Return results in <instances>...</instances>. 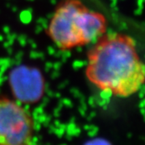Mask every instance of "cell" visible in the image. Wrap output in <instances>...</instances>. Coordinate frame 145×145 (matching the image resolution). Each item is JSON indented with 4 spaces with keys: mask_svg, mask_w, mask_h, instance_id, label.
I'll return each instance as SVG.
<instances>
[{
    "mask_svg": "<svg viewBox=\"0 0 145 145\" xmlns=\"http://www.w3.org/2000/svg\"><path fill=\"white\" fill-rule=\"evenodd\" d=\"M34 124L15 101L0 95V145H32Z\"/></svg>",
    "mask_w": 145,
    "mask_h": 145,
    "instance_id": "cell-3",
    "label": "cell"
},
{
    "mask_svg": "<svg viewBox=\"0 0 145 145\" xmlns=\"http://www.w3.org/2000/svg\"><path fill=\"white\" fill-rule=\"evenodd\" d=\"M107 30L106 17L81 0H65L49 22L48 33L57 48L69 50L95 42Z\"/></svg>",
    "mask_w": 145,
    "mask_h": 145,
    "instance_id": "cell-2",
    "label": "cell"
},
{
    "mask_svg": "<svg viewBox=\"0 0 145 145\" xmlns=\"http://www.w3.org/2000/svg\"><path fill=\"white\" fill-rule=\"evenodd\" d=\"M86 74L103 92L127 98L144 86L145 64L131 36L106 32L89 51Z\"/></svg>",
    "mask_w": 145,
    "mask_h": 145,
    "instance_id": "cell-1",
    "label": "cell"
},
{
    "mask_svg": "<svg viewBox=\"0 0 145 145\" xmlns=\"http://www.w3.org/2000/svg\"><path fill=\"white\" fill-rule=\"evenodd\" d=\"M84 145H111V144L107 140L102 139V138H98V139L89 140Z\"/></svg>",
    "mask_w": 145,
    "mask_h": 145,
    "instance_id": "cell-5",
    "label": "cell"
},
{
    "mask_svg": "<svg viewBox=\"0 0 145 145\" xmlns=\"http://www.w3.org/2000/svg\"><path fill=\"white\" fill-rule=\"evenodd\" d=\"M10 85L14 96L26 104L37 103L44 92V82L40 73L25 66L17 68L11 72Z\"/></svg>",
    "mask_w": 145,
    "mask_h": 145,
    "instance_id": "cell-4",
    "label": "cell"
}]
</instances>
